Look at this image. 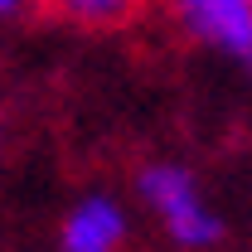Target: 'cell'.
<instances>
[{
	"label": "cell",
	"mask_w": 252,
	"mask_h": 252,
	"mask_svg": "<svg viewBox=\"0 0 252 252\" xmlns=\"http://www.w3.org/2000/svg\"><path fill=\"white\" fill-rule=\"evenodd\" d=\"M243 68L252 73V39H248V49H243Z\"/></svg>",
	"instance_id": "obj_6"
},
{
	"label": "cell",
	"mask_w": 252,
	"mask_h": 252,
	"mask_svg": "<svg viewBox=\"0 0 252 252\" xmlns=\"http://www.w3.org/2000/svg\"><path fill=\"white\" fill-rule=\"evenodd\" d=\"M122 238H126V214L107 194L78 199L73 214L63 219V252H117Z\"/></svg>",
	"instance_id": "obj_3"
},
{
	"label": "cell",
	"mask_w": 252,
	"mask_h": 252,
	"mask_svg": "<svg viewBox=\"0 0 252 252\" xmlns=\"http://www.w3.org/2000/svg\"><path fill=\"white\" fill-rule=\"evenodd\" d=\"M10 15H20V5L15 0H0V20H10Z\"/></svg>",
	"instance_id": "obj_5"
},
{
	"label": "cell",
	"mask_w": 252,
	"mask_h": 252,
	"mask_svg": "<svg viewBox=\"0 0 252 252\" xmlns=\"http://www.w3.org/2000/svg\"><path fill=\"white\" fill-rule=\"evenodd\" d=\"M175 20L189 39L243 59V49L252 39V0H180Z\"/></svg>",
	"instance_id": "obj_2"
},
{
	"label": "cell",
	"mask_w": 252,
	"mask_h": 252,
	"mask_svg": "<svg viewBox=\"0 0 252 252\" xmlns=\"http://www.w3.org/2000/svg\"><path fill=\"white\" fill-rule=\"evenodd\" d=\"M136 189H141V199H146V209H156L165 228H170V238L189 252H204V248H219L223 243V223L219 214L199 199V185H194V175H189L185 165H175V160H151L141 175H136Z\"/></svg>",
	"instance_id": "obj_1"
},
{
	"label": "cell",
	"mask_w": 252,
	"mask_h": 252,
	"mask_svg": "<svg viewBox=\"0 0 252 252\" xmlns=\"http://www.w3.org/2000/svg\"><path fill=\"white\" fill-rule=\"evenodd\" d=\"M68 15L83 20V25H117V20H126L131 10L117 5V0H78V5H68Z\"/></svg>",
	"instance_id": "obj_4"
}]
</instances>
